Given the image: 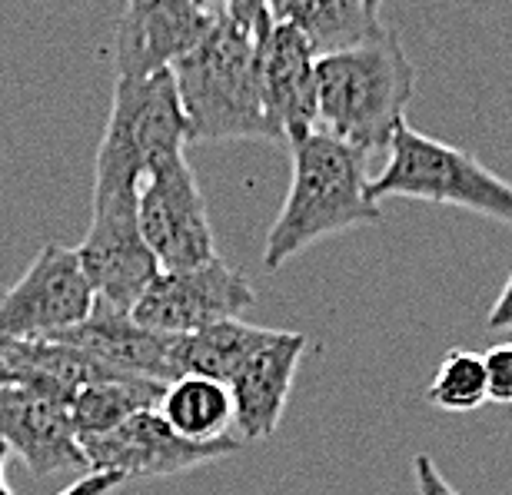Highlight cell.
<instances>
[{
    "instance_id": "obj_16",
    "label": "cell",
    "mask_w": 512,
    "mask_h": 495,
    "mask_svg": "<svg viewBox=\"0 0 512 495\" xmlns=\"http://www.w3.org/2000/svg\"><path fill=\"white\" fill-rule=\"evenodd\" d=\"M266 4H270V20L293 24L310 40L316 57L363 44L386 27L366 0H266Z\"/></svg>"
},
{
    "instance_id": "obj_21",
    "label": "cell",
    "mask_w": 512,
    "mask_h": 495,
    "mask_svg": "<svg viewBox=\"0 0 512 495\" xmlns=\"http://www.w3.org/2000/svg\"><path fill=\"white\" fill-rule=\"evenodd\" d=\"M486 359V383H489V402L512 406V343L493 346Z\"/></svg>"
},
{
    "instance_id": "obj_8",
    "label": "cell",
    "mask_w": 512,
    "mask_h": 495,
    "mask_svg": "<svg viewBox=\"0 0 512 495\" xmlns=\"http://www.w3.org/2000/svg\"><path fill=\"white\" fill-rule=\"evenodd\" d=\"M84 456L90 472H117L127 479H167L180 472L200 469L207 462L227 459L240 452L243 439L227 436L213 442H190L170 429L160 409H143L120 422L104 436L84 439Z\"/></svg>"
},
{
    "instance_id": "obj_3",
    "label": "cell",
    "mask_w": 512,
    "mask_h": 495,
    "mask_svg": "<svg viewBox=\"0 0 512 495\" xmlns=\"http://www.w3.org/2000/svg\"><path fill=\"white\" fill-rule=\"evenodd\" d=\"M190 143L263 140L276 143L260 97L256 34L217 17L210 34L173 64Z\"/></svg>"
},
{
    "instance_id": "obj_4",
    "label": "cell",
    "mask_w": 512,
    "mask_h": 495,
    "mask_svg": "<svg viewBox=\"0 0 512 495\" xmlns=\"http://www.w3.org/2000/svg\"><path fill=\"white\" fill-rule=\"evenodd\" d=\"M187 143V117L170 70L143 80L117 77L94 160V197L137 200L143 173L183 153Z\"/></svg>"
},
{
    "instance_id": "obj_11",
    "label": "cell",
    "mask_w": 512,
    "mask_h": 495,
    "mask_svg": "<svg viewBox=\"0 0 512 495\" xmlns=\"http://www.w3.org/2000/svg\"><path fill=\"white\" fill-rule=\"evenodd\" d=\"M213 24L217 14L203 10L197 0H130L114 34L117 77L143 80L167 74L210 34Z\"/></svg>"
},
{
    "instance_id": "obj_14",
    "label": "cell",
    "mask_w": 512,
    "mask_h": 495,
    "mask_svg": "<svg viewBox=\"0 0 512 495\" xmlns=\"http://www.w3.org/2000/svg\"><path fill=\"white\" fill-rule=\"evenodd\" d=\"M50 339L77 346L80 353L94 356L100 366L114 369V373L157 379V383H167V386L173 379H180L177 336L153 333V329L140 326L130 309L94 303V313H90L84 323L70 326Z\"/></svg>"
},
{
    "instance_id": "obj_25",
    "label": "cell",
    "mask_w": 512,
    "mask_h": 495,
    "mask_svg": "<svg viewBox=\"0 0 512 495\" xmlns=\"http://www.w3.org/2000/svg\"><path fill=\"white\" fill-rule=\"evenodd\" d=\"M7 456H10V449H7V442L0 439V495H14L7 486V476H4V469H7Z\"/></svg>"
},
{
    "instance_id": "obj_24",
    "label": "cell",
    "mask_w": 512,
    "mask_h": 495,
    "mask_svg": "<svg viewBox=\"0 0 512 495\" xmlns=\"http://www.w3.org/2000/svg\"><path fill=\"white\" fill-rule=\"evenodd\" d=\"M486 329H493V333H512V276L506 280L503 290H499L493 309H489Z\"/></svg>"
},
{
    "instance_id": "obj_22",
    "label": "cell",
    "mask_w": 512,
    "mask_h": 495,
    "mask_svg": "<svg viewBox=\"0 0 512 495\" xmlns=\"http://www.w3.org/2000/svg\"><path fill=\"white\" fill-rule=\"evenodd\" d=\"M223 17H230L237 27L256 34V30L270 24V4L266 0H223Z\"/></svg>"
},
{
    "instance_id": "obj_18",
    "label": "cell",
    "mask_w": 512,
    "mask_h": 495,
    "mask_svg": "<svg viewBox=\"0 0 512 495\" xmlns=\"http://www.w3.org/2000/svg\"><path fill=\"white\" fill-rule=\"evenodd\" d=\"M163 393H167V383L143 376H110L84 386L70 402V422H74L77 439L84 442L104 436L143 409H160Z\"/></svg>"
},
{
    "instance_id": "obj_19",
    "label": "cell",
    "mask_w": 512,
    "mask_h": 495,
    "mask_svg": "<svg viewBox=\"0 0 512 495\" xmlns=\"http://www.w3.org/2000/svg\"><path fill=\"white\" fill-rule=\"evenodd\" d=\"M160 412L170 429L190 442L227 439L233 426V396L230 386L217 379L180 376L163 393Z\"/></svg>"
},
{
    "instance_id": "obj_2",
    "label": "cell",
    "mask_w": 512,
    "mask_h": 495,
    "mask_svg": "<svg viewBox=\"0 0 512 495\" xmlns=\"http://www.w3.org/2000/svg\"><path fill=\"white\" fill-rule=\"evenodd\" d=\"M413 94L416 67L389 27L363 44L316 57L320 127L360 153L389 150Z\"/></svg>"
},
{
    "instance_id": "obj_20",
    "label": "cell",
    "mask_w": 512,
    "mask_h": 495,
    "mask_svg": "<svg viewBox=\"0 0 512 495\" xmlns=\"http://www.w3.org/2000/svg\"><path fill=\"white\" fill-rule=\"evenodd\" d=\"M426 402L443 412H473L489 402L486 359L473 349H449L436 366L433 383L426 389Z\"/></svg>"
},
{
    "instance_id": "obj_17",
    "label": "cell",
    "mask_w": 512,
    "mask_h": 495,
    "mask_svg": "<svg viewBox=\"0 0 512 495\" xmlns=\"http://www.w3.org/2000/svg\"><path fill=\"white\" fill-rule=\"evenodd\" d=\"M273 333L276 329L243 323V319H220L197 333L177 336V373L230 383L256 349L270 343Z\"/></svg>"
},
{
    "instance_id": "obj_27",
    "label": "cell",
    "mask_w": 512,
    "mask_h": 495,
    "mask_svg": "<svg viewBox=\"0 0 512 495\" xmlns=\"http://www.w3.org/2000/svg\"><path fill=\"white\" fill-rule=\"evenodd\" d=\"M10 383V373H7V366L0 363V386H7Z\"/></svg>"
},
{
    "instance_id": "obj_9",
    "label": "cell",
    "mask_w": 512,
    "mask_h": 495,
    "mask_svg": "<svg viewBox=\"0 0 512 495\" xmlns=\"http://www.w3.org/2000/svg\"><path fill=\"white\" fill-rule=\"evenodd\" d=\"M256 303L250 280L220 256L190 270H160L130 309L140 326L167 336H187L220 319H240Z\"/></svg>"
},
{
    "instance_id": "obj_6",
    "label": "cell",
    "mask_w": 512,
    "mask_h": 495,
    "mask_svg": "<svg viewBox=\"0 0 512 495\" xmlns=\"http://www.w3.org/2000/svg\"><path fill=\"white\" fill-rule=\"evenodd\" d=\"M137 223L143 243L167 273L190 270L217 256L207 200L183 153L153 163L143 173L137 190Z\"/></svg>"
},
{
    "instance_id": "obj_26",
    "label": "cell",
    "mask_w": 512,
    "mask_h": 495,
    "mask_svg": "<svg viewBox=\"0 0 512 495\" xmlns=\"http://www.w3.org/2000/svg\"><path fill=\"white\" fill-rule=\"evenodd\" d=\"M197 4H200L203 10H210V14L223 17V0H197Z\"/></svg>"
},
{
    "instance_id": "obj_7",
    "label": "cell",
    "mask_w": 512,
    "mask_h": 495,
    "mask_svg": "<svg viewBox=\"0 0 512 495\" xmlns=\"http://www.w3.org/2000/svg\"><path fill=\"white\" fill-rule=\"evenodd\" d=\"M97 293L80 266L77 246H40L27 273L0 296V346L50 339L84 323Z\"/></svg>"
},
{
    "instance_id": "obj_10",
    "label": "cell",
    "mask_w": 512,
    "mask_h": 495,
    "mask_svg": "<svg viewBox=\"0 0 512 495\" xmlns=\"http://www.w3.org/2000/svg\"><path fill=\"white\" fill-rule=\"evenodd\" d=\"M97 303L133 309L147 286L160 276L157 256L143 243L137 223V200L94 197L90 226L84 243L77 246Z\"/></svg>"
},
{
    "instance_id": "obj_28",
    "label": "cell",
    "mask_w": 512,
    "mask_h": 495,
    "mask_svg": "<svg viewBox=\"0 0 512 495\" xmlns=\"http://www.w3.org/2000/svg\"><path fill=\"white\" fill-rule=\"evenodd\" d=\"M366 4H370V7L376 10V14H380V7L386 4V0H366Z\"/></svg>"
},
{
    "instance_id": "obj_13",
    "label": "cell",
    "mask_w": 512,
    "mask_h": 495,
    "mask_svg": "<svg viewBox=\"0 0 512 495\" xmlns=\"http://www.w3.org/2000/svg\"><path fill=\"white\" fill-rule=\"evenodd\" d=\"M0 439L37 479L54 472H90L70 422V399L57 393L24 383L0 386Z\"/></svg>"
},
{
    "instance_id": "obj_5",
    "label": "cell",
    "mask_w": 512,
    "mask_h": 495,
    "mask_svg": "<svg viewBox=\"0 0 512 495\" xmlns=\"http://www.w3.org/2000/svg\"><path fill=\"white\" fill-rule=\"evenodd\" d=\"M386 167L370 180L376 203L406 197L436 206H456L512 226V183L483 167L473 153L449 147L403 123L389 143Z\"/></svg>"
},
{
    "instance_id": "obj_23",
    "label": "cell",
    "mask_w": 512,
    "mask_h": 495,
    "mask_svg": "<svg viewBox=\"0 0 512 495\" xmlns=\"http://www.w3.org/2000/svg\"><path fill=\"white\" fill-rule=\"evenodd\" d=\"M413 479H416V495H459L426 452H419L413 459Z\"/></svg>"
},
{
    "instance_id": "obj_15",
    "label": "cell",
    "mask_w": 512,
    "mask_h": 495,
    "mask_svg": "<svg viewBox=\"0 0 512 495\" xmlns=\"http://www.w3.org/2000/svg\"><path fill=\"white\" fill-rule=\"evenodd\" d=\"M303 353V333L276 329L270 343L256 349L247 363L237 369V376L227 383L233 396V429H237L243 442L270 439L280 429Z\"/></svg>"
},
{
    "instance_id": "obj_1",
    "label": "cell",
    "mask_w": 512,
    "mask_h": 495,
    "mask_svg": "<svg viewBox=\"0 0 512 495\" xmlns=\"http://www.w3.org/2000/svg\"><path fill=\"white\" fill-rule=\"evenodd\" d=\"M286 147L293 153V180L266 233L263 266L270 273L320 240L383 220L380 203L370 197L366 153L336 140L323 127L290 140Z\"/></svg>"
},
{
    "instance_id": "obj_12",
    "label": "cell",
    "mask_w": 512,
    "mask_h": 495,
    "mask_svg": "<svg viewBox=\"0 0 512 495\" xmlns=\"http://www.w3.org/2000/svg\"><path fill=\"white\" fill-rule=\"evenodd\" d=\"M256 74L276 147L320 127L316 54L293 24L270 20L263 30H256Z\"/></svg>"
}]
</instances>
